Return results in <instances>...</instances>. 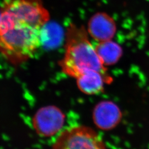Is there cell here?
Returning a JSON list of instances; mask_svg holds the SVG:
<instances>
[{
	"label": "cell",
	"instance_id": "3957f363",
	"mask_svg": "<svg viewBox=\"0 0 149 149\" xmlns=\"http://www.w3.org/2000/svg\"><path fill=\"white\" fill-rule=\"evenodd\" d=\"M52 149H107L101 138L89 127L68 128L59 135Z\"/></svg>",
	"mask_w": 149,
	"mask_h": 149
},
{
	"label": "cell",
	"instance_id": "8992f818",
	"mask_svg": "<svg viewBox=\"0 0 149 149\" xmlns=\"http://www.w3.org/2000/svg\"><path fill=\"white\" fill-rule=\"evenodd\" d=\"M121 118L120 111L112 102H100L95 108L93 119L96 126L101 129L109 130L115 127Z\"/></svg>",
	"mask_w": 149,
	"mask_h": 149
},
{
	"label": "cell",
	"instance_id": "6da1fadb",
	"mask_svg": "<svg viewBox=\"0 0 149 149\" xmlns=\"http://www.w3.org/2000/svg\"><path fill=\"white\" fill-rule=\"evenodd\" d=\"M50 17L42 0H4L0 49L6 60L17 65L32 58L41 44V31Z\"/></svg>",
	"mask_w": 149,
	"mask_h": 149
},
{
	"label": "cell",
	"instance_id": "7a4b0ae2",
	"mask_svg": "<svg viewBox=\"0 0 149 149\" xmlns=\"http://www.w3.org/2000/svg\"><path fill=\"white\" fill-rule=\"evenodd\" d=\"M88 35L83 26L71 23L66 28L65 53L59 65L64 74L75 79L92 71L108 74Z\"/></svg>",
	"mask_w": 149,
	"mask_h": 149
},
{
	"label": "cell",
	"instance_id": "ba28073f",
	"mask_svg": "<svg viewBox=\"0 0 149 149\" xmlns=\"http://www.w3.org/2000/svg\"><path fill=\"white\" fill-rule=\"evenodd\" d=\"M95 49L105 66L116 63L123 53L121 47L112 40L98 42Z\"/></svg>",
	"mask_w": 149,
	"mask_h": 149
},
{
	"label": "cell",
	"instance_id": "277c9868",
	"mask_svg": "<svg viewBox=\"0 0 149 149\" xmlns=\"http://www.w3.org/2000/svg\"><path fill=\"white\" fill-rule=\"evenodd\" d=\"M65 115L56 107H44L39 109L33 119V125L39 135L50 137L59 132L64 125Z\"/></svg>",
	"mask_w": 149,
	"mask_h": 149
},
{
	"label": "cell",
	"instance_id": "52a82bcc",
	"mask_svg": "<svg viewBox=\"0 0 149 149\" xmlns=\"http://www.w3.org/2000/svg\"><path fill=\"white\" fill-rule=\"evenodd\" d=\"M111 80L108 74L95 71L86 72L76 79L77 85L80 90L89 95L102 92L104 85L110 82Z\"/></svg>",
	"mask_w": 149,
	"mask_h": 149
},
{
	"label": "cell",
	"instance_id": "5b68a950",
	"mask_svg": "<svg viewBox=\"0 0 149 149\" xmlns=\"http://www.w3.org/2000/svg\"><path fill=\"white\" fill-rule=\"evenodd\" d=\"M87 31L91 37L98 42L111 40L117 31L116 22L107 13L98 12L90 18Z\"/></svg>",
	"mask_w": 149,
	"mask_h": 149
},
{
	"label": "cell",
	"instance_id": "9c48e42d",
	"mask_svg": "<svg viewBox=\"0 0 149 149\" xmlns=\"http://www.w3.org/2000/svg\"><path fill=\"white\" fill-rule=\"evenodd\" d=\"M146 1H148V2H149V0H146Z\"/></svg>",
	"mask_w": 149,
	"mask_h": 149
}]
</instances>
